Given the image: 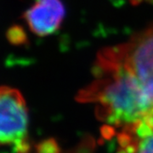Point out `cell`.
Segmentation results:
<instances>
[{"label":"cell","mask_w":153,"mask_h":153,"mask_svg":"<svg viewBox=\"0 0 153 153\" xmlns=\"http://www.w3.org/2000/svg\"><path fill=\"white\" fill-rule=\"evenodd\" d=\"M131 1V3L132 4H134V5H137V4H139V3H141L143 0H130Z\"/></svg>","instance_id":"cell-7"},{"label":"cell","mask_w":153,"mask_h":153,"mask_svg":"<svg viewBox=\"0 0 153 153\" xmlns=\"http://www.w3.org/2000/svg\"><path fill=\"white\" fill-rule=\"evenodd\" d=\"M102 51L132 73L153 100V23L126 42Z\"/></svg>","instance_id":"cell-2"},{"label":"cell","mask_w":153,"mask_h":153,"mask_svg":"<svg viewBox=\"0 0 153 153\" xmlns=\"http://www.w3.org/2000/svg\"><path fill=\"white\" fill-rule=\"evenodd\" d=\"M118 153H153V126L140 122L118 131Z\"/></svg>","instance_id":"cell-5"},{"label":"cell","mask_w":153,"mask_h":153,"mask_svg":"<svg viewBox=\"0 0 153 153\" xmlns=\"http://www.w3.org/2000/svg\"><path fill=\"white\" fill-rule=\"evenodd\" d=\"M93 76L76 100L96 105L98 119L106 125L105 136L140 122L153 126V100L132 73L102 50L98 53Z\"/></svg>","instance_id":"cell-1"},{"label":"cell","mask_w":153,"mask_h":153,"mask_svg":"<svg viewBox=\"0 0 153 153\" xmlns=\"http://www.w3.org/2000/svg\"><path fill=\"white\" fill-rule=\"evenodd\" d=\"M38 153H60V149L56 141L48 139L38 146Z\"/></svg>","instance_id":"cell-6"},{"label":"cell","mask_w":153,"mask_h":153,"mask_svg":"<svg viewBox=\"0 0 153 153\" xmlns=\"http://www.w3.org/2000/svg\"><path fill=\"white\" fill-rule=\"evenodd\" d=\"M65 15L61 0H35L24 13V19L34 34L48 36L60 29Z\"/></svg>","instance_id":"cell-4"},{"label":"cell","mask_w":153,"mask_h":153,"mask_svg":"<svg viewBox=\"0 0 153 153\" xmlns=\"http://www.w3.org/2000/svg\"><path fill=\"white\" fill-rule=\"evenodd\" d=\"M29 113L22 94L17 89L0 87V147L12 145L27 153Z\"/></svg>","instance_id":"cell-3"}]
</instances>
